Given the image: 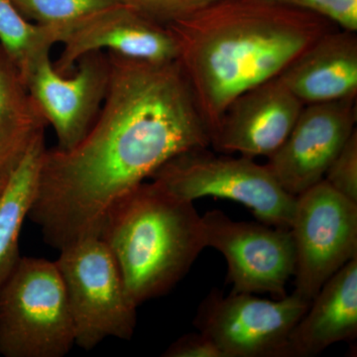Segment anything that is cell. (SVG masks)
<instances>
[{
  "instance_id": "6da1fadb",
  "label": "cell",
  "mask_w": 357,
  "mask_h": 357,
  "mask_svg": "<svg viewBox=\"0 0 357 357\" xmlns=\"http://www.w3.org/2000/svg\"><path fill=\"white\" fill-rule=\"evenodd\" d=\"M109 58V88L86 136L45 149L28 218L61 249L100 236L116 199L174 157L211 146V132L177 62Z\"/></svg>"
},
{
  "instance_id": "7a4b0ae2",
  "label": "cell",
  "mask_w": 357,
  "mask_h": 357,
  "mask_svg": "<svg viewBox=\"0 0 357 357\" xmlns=\"http://www.w3.org/2000/svg\"><path fill=\"white\" fill-rule=\"evenodd\" d=\"M168 27L211 136L237 96L278 77L337 28L316 14L264 0H215Z\"/></svg>"
},
{
  "instance_id": "3957f363",
  "label": "cell",
  "mask_w": 357,
  "mask_h": 357,
  "mask_svg": "<svg viewBox=\"0 0 357 357\" xmlns=\"http://www.w3.org/2000/svg\"><path fill=\"white\" fill-rule=\"evenodd\" d=\"M100 237L137 307L170 292L206 248L194 202L174 196L153 181L114 202Z\"/></svg>"
},
{
  "instance_id": "277c9868",
  "label": "cell",
  "mask_w": 357,
  "mask_h": 357,
  "mask_svg": "<svg viewBox=\"0 0 357 357\" xmlns=\"http://www.w3.org/2000/svg\"><path fill=\"white\" fill-rule=\"evenodd\" d=\"M74 345V323L55 261L20 257L0 287V354L63 357Z\"/></svg>"
},
{
  "instance_id": "5b68a950",
  "label": "cell",
  "mask_w": 357,
  "mask_h": 357,
  "mask_svg": "<svg viewBox=\"0 0 357 357\" xmlns=\"http://www.w3.org/2000/svg\"><path fill=\"white\" fill-rule=\"evenodd\" d=\"M178 198L217 197L243 204L262 223L290 229L296 197L279 185L266 165L248 157L217 156L208 148L174 157L151 176Z\"/></svg>"
},
{
  "instance_id": "8992f818",
  "label": "cell",
  "mask_w": 357,
  "mask_h": 357,
  "mask_svg": "<svg viewBox=\"0 0 357 357\" xmlns=\"http://www.w3.org/2000/svg\"><path fill=\"white\" fill-rule=\"evenodd\" d=\"M59 251L55 263L64 282L76 345L91 351L109 337L130 340L138 307L107 244L100 236H89Z\"/></svg>"
},
{
  "instance_id": "52a82bcc",
  "label": "cell",
  "mask_w": 357,
  "mask_h": 357,
  "mask_svg": "<svg viewBox=\"0 0 357 357\" xmlns=\"http://www.w3.org/2000/svg\"><path fill=\"white\" fill-rule=\"evenodd\" d=\"M294 293L312 302L324 284L357 256V204L325 180L296 197Z\"/></svg>"
},
{
  "instance_id": "ba28073f",
  "label": "cell",
  "mask_w": 357,
  "mask_h": 357,
  "mask_svg": "<svg viewBox=\"0 0 357 357\" xmlns=\"http://www.w3.org/2000/svg\"><path fill=\"white\" fill-rule=\"evenodd\" d=\"M310 304L294 292L269 301L213 291L199 306L194 325L223 357H287L290 333Z\"/></svg>"
},
{
  "instance_id": "9c48e42d",
  "label": "cell",
  "mask_w": 357,
  "mask_h": 357,
  "mask_svg": "<svg viewBox=\"0 0 357 357\" xmlns=\"http://www.w3.org/2000/svg\"><path fill=\"white\" fill-rule=\"evenodd\" d=\"M202 222L206 248L222 252L229 265L231 293H268L277 299L287 296L296 261L290 229L234 222L218 210L204 213Z\"/></svg>"
},
{
  "instance_id": "30bf717a",
  "label": "cell",
  "mask_w": 357,
  "mask_h": 357,
  "mask_svg": "<svg viewBox=\"0 0 357 357\" xmlns=\"http://www.w3.org/2000/svg\"><path fill=\"white\" fill-rule=\"evenodd\" d=\"M109 74L107 52L96 51L79 59L68 76L47 57L26 77L33 100L55 131L57 149H72L88 133L107 95Z\"/></svg>"
},
{
  "instance_id": "8fae6325",
  "label": "cell",
  "mask_w": 357,
  "mask_h": 357,
  "mask_svg": "<svg viewBox=\"0 0 357 357\" xmlns=\"http://www.w3.org/2000/svg\"><path fill=\"white\" fill-rule=\"evenodd\" d=\"M356 100L304 105L288 137L265 165L286 192L297 197L324 180L356 130Z\"/></svg>"
},
{
  "instance_id": "7c38bea8",
  "label": "cell",
  "mask_w": 357,
  "mask_h": 357,
  "mask_svg": "<svg viewBox=\"0 0 357 357\" xmlns=\"http://www.w3.org/2000/svg\"><path fill=\"white\" fill-rule=\"evenodd\" d=\"M63 51L54 67L72 74L77 61L91 52L107 50L142 62H177V40L160 24L132 7L119 2L70 26L61 35Z\"/></svg>"
},
{
  "instance_id": "4fadbf2b",
  "label": "cell",
  "mask_w": 357,
  "mask_h": 357,
  "mask_svg": "<svg viewBox=\"0 0 357 357\" xmlns=\"http://www.w3.org/2000/svg\"><path fill=\"white\" fill-rule=\"evenodd\" d=\"M304 105L278 77L237 96L211 136V146L225 154L269 157L283 144Z\"/></svg>"
},
{
  "instance_id": "5bb4252c",
  "label": "cell",
  "mask_w": 357,
  "mask_h": 357,
  "mask_svg": "<svg viewBox=\"0 0 357 357\" xmlns=\"http://www.w3.org/2000/svg\"><path fill=\"white\" fill-rule=\"evenodd\" d=\"M278 77L304 105L356 100V32H326Z\"/></svg>"
},
{
  "instance_id": "9a60e30c",
  "label": "cell",
  "mask_w": 357,
  "mask_h": 357,
  "mask_svg": "<svg viewBox=\"0 0 357 357\" xmlns=\"http://www.w3.org/2000/svg\"><path fill=\"white\" fill-rule=\"evenodd\" d=\"M357 337V256L333 275L312 300L288 340L287 357L314 356Z\"/></svg>"
},
{
  "instance_id": "2e32d148",
  "label": "cell",
  "mask_w": 357,
  "mask_h": 357,
  "mask_svg": "<svg viewBox=\"0 0 357 357\" xmlns=\"http://www.w3.org/2000/svg\"><path fill=\"white\" fill-rule=\"evenodd\" d=\"M47 122L33 100L24 77L0 46V174L10 177Z\"/></svg>"
},
{
  "instance_id": "e0dca14e",
  "label": "cell",
  "mask_w": 357,
  "mask_h": 357,
  "mask_svg": "<svg viewBox=\"0 0 357 357\" xmlns=\"http://www.w3.org/2000/svg\"><path fill=\"white\" fill-rule=\"evenodd\" d=\"M45 149L43 135L11 174L0 196V287L20 259V231L36 195Z\"/></svg>"
},
{
  "instance_id": "ac0fdd59",
  "label": "cell",
  "mask_w": 357,
  "mask_h": 357,
  "mask_svg": "<svg viewBox=\"0 0 357 357\" xmlns=\"http://www.w3.org/2000/svg\"><path fill=\"white\" fill-rule=\"evenodd\" d=\"M61 34L57 28L28 20L11 0H0V46L24 79L39 62L50 57L52 47L60 43Z\"/></svg>"
},
{
  "instance_id": "d6986e66",
  "label": "cell",
  "mask_w": 357,
  "mask_h": 357,
  "mask_svg": "<svg viewBox=\"0 0 357 357\" xmlns=\"http://www.w3.org/2000/svg\"><path fill=\"white\" fill-rule=\"evenodd\" d=\"M11 1L28 20H33L37 24L57 28L62 33L70 26L76 24L84 18L121 2L119 0H11Z\"/></svg>"
},
{
  "instance_id": "ffe728a7",
  "label": "cell",
  "mask_w": 357,
  "mask_h": 357,
  "mask_svg": "<svg viewBox=\"0 0 357 357\" xmlns=\"http://www.w3.org/2000/svg\"><path fill=\"white\" fill-rule=\"evenodd\" d=\"M306 11L331 21L342 30L357 32V0H264Z\"/></svg>"
},
{
  "instance_id": "44dd1931",
  "label": "cell",
  "mask_w": 357,
  "mask_h": 357,
  "mask_svg": "<svg viewBox=\"0 0 357 357\" xmlns=\"http://www.w3.org/2000/svg\"><path fill=\"white\" fill-rule=\"evenodd\" d=\"M324 180L345 198L357 204V130L328 167Z\"/></svg>"
},
{
  "instance_id": "7402d4cb",
  "label": "cell",
  "mask_w": 357,
  "mask_h": 357,
  "mask_svg": "<svg viewBox=\"0 0 357 357\" xmlns=\"http://www.w3.org/2000/svg\"><path fill=\"white\" fill-rule=\"evenodd\" d=\"M160 24L169 26L196 13L215 0H119Z\"/></svg>"
},
{
  "instance_id": "603a6c76",
  "label": "cell",
  "mask_w": 357,
  "mask_h": 357,
  "mask_svg": "<svg viewBox=\"0 0 357 357\" xmlns=\"http://www.w3.org/2000/svg\"><path fill=\"white\" fill-rule=\"evenodd\" d=\"M163 356L165 357H223L215 342L203 333H188L173 342Z\"/></svg>"
}]
</instances>
